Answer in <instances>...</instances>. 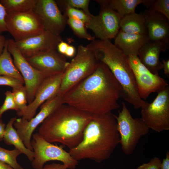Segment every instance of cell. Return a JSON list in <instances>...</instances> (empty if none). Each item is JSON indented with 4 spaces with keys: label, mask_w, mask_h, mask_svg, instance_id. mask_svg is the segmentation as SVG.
<instances>
[{
    "label": "cell",
    "mask_w": 169,
    "mask_h": 169,
    "mask_svg": "<svg viewBox=\"0 0 169 169\" xmlns=\"http://www.w3.org/2000/svg\"><path fill=\"white\" fill-rule=\"evenodd\" d=\"M122 88L101 62L94 72L65 93L64 103L91 115L112 112L119 107Z\"/></svg>",
    "instance_id": "1"
},
{
    "label": "cell",
    "mask_w": 169,
    "mask_h": 169,
    "mask_svg": "<svg viewBox=\"0 0 169 169\" xmlns=\"http://www.w3.org/2000/svg\"><path fill=\"white\" fill-rule=\"evenodd\" d=\"M115 115L112 112L92 115L83 139L69 153L79 161L89 159L97 163L108 159L120 143Z\"/></svg>",
    "instance_id": "2"
},
{
    "label": "cell",
    "mask_w": 169,
    "mask_h": 169,
    "mask_svg": "<svg viewBox=\"0 0 169 169\" xmlns=\"http://www.w3.org/2000/svg\"><path fill=\"white\" fill-rule=\"evenodd\" d=\"M92 116L90 113L64 104L41 124L38 132L47 141L61 143L71 149L82 141Z\"/></svg>",
    "instance_id": "3"
},
{
    "label": "cell",
    "mask_w": 169,
    "mask_h": 169,
    "mask_svg": "<svg viewBox=\"0 0 169 169\" xmlns=\"http://www.w3.org/2000/svg\"><path fill=\"white\" fill-rule=\"evenodd\" d=\"M88 48L98 60L109 68L122 89L121 97L137 109L148 102L141 99L138 93L135 76L127 57L110 40H95Z\"/></svg>",
    "instance_id": "4"
},
{
    "label": "cell",
    "mask_w": 169,
    "mask_h": 169,
    "mask_svg": "<svg viewBox=\"0 0 169 169\" xmlns=\"http://www.w3.org/2000/svg\"><path fill=\"white\" fill-rule=\"evenodd\" d=\"M99 62L94 53L86 46L79 45L76 55L69 62L63 74L57 94L63 96L75 85L91 74Z\"/></svg>",
    "instance_id": "5"
},
{
    "label": "cell",
    "mask_w": 169,
    "mask_h": 169,
    "mask_svg": "<svg viewBox=\"0 0 169 169\" xmlns=\"http://www.w3.org/2000/svg\"><path fill=\"white\" fill-rule=\"evenodd\" d=\"M122 105L121 111L115 117L121 149L129 155L132 154L140 139L148 133L149 128L141 118L132 117L124 102Z\"/></svg>",
    "instance_id": "6"
},
{
    "label": "cell",
    "mask_w": 169,
    "mask_h": 169,
    "mask_svg": "<svg viewBox=\"0 0 169 169\" xmlns=\"http://www.w3.org/2000/svg\"><path fill=\"white\" fill-rule=\"evenodd\" d=\"M31 144L34 156L31 162L34 169H42L45 164L50 161L61 162L68 169H74L78 161L62 147L55 145L44 139L38 132L32 135Z\"/></svg>",
    "instance_id": "7"
},
{
    "label": "cell",
    "mask_w": 169,
    "mask_h": 169,
    "mask_svg": "<svg viewBox=\"0 0 169 169\" xmlns=\"http://www.w3.org/2000/svg\"><path fill=\"white\" fill-rule=\"evenodd\" d=\"M141 109V118L150 129L157 132L169 130V88L158 92L154 100Z\"/></svg>",
    "instance_id": "8"
},
{
    "label": "cell",
    "mask_w": 169,
    "mask_h": 169,
    "mask_svg": "<svg viewBox=\"0 0 169 169\" xmlns=\"http://www.w3.org/2000/svg\"><path fill=\"white\" fill-rule=\"evenodd\" d=\"M100 9L97 15H93L85 24L101 40L114 38L120 30L121 18L109 5V0H97Z\"/></svg>",
    "instance_id": "9"
},
{
    "label": "cell",
    "mask_w": 169,
    "mask_h": 169,
    "mask_svg": "<svg viewBox=\"0 0 169 169\" xmlns=\"http://www.w3.org/2000/svg\"><path fill=\"white\" fill-rule=\"evenodd\" d=\"M6 23L15 41L40 34L45 31L39 17L33 10L23 13H7Z\"/></svg>",
    "instance_id": "10"
},
{
    "label": "cell",
    "mask_w": 169,
    "mask_h": 169,
    "mask_svg": "<svg viewBox=\"0 0 169 169\" xmlns=\"http://www.w3.org/2000/svg\"><path fill=\"white\" fill-rule=\"evenodd\" d=\"M7 43L8 49L13 57L14 63L23 78L29 104L34 100L41 83L49 76L31 65L17 48L14 40H7Z\"/></svg>",
    "instance_id": "11"
},
{
    "label": "cell",
    "mask_w": 169,
    "mask_h": 169,
    "mask_svg": "<svg viewBox=\"0 0 169 169\" xmlns=\"http://www.w3.org/2000/svg\"><path fill=\"white\" fill-rule=\"evenodd\" d=\"M64 104L63 96L57 94L43 104L40 106L39 112L30 120L21 117L17 118L13 126L27 148L33 151L31 140L33 131L39 125Z\"/></svg>",
    "instance_id": "12"
},
{
    "label": "cell",
    "mask_w": 169,
    "mask_h": 169,
    "mask_svg": "<svg viewBox=\"0 0 169 169\" xmlns=\"http://www.w3.org/2000/svg\"><path fill=\"white\" fill-rule=\"evenodd\" d=\"M133 71L140 98L146 100L152 93L158 92L168 86L167 81L159 76L150 72L135 55L127 56Z\"/></svg>",
    "instance_id": "13"
},
{
    "label": "cell",
    "mask_w": 169,
    "mask_h": 169,
    "mask_svg": "<svg viewBox=\"0 0 169 169\" xmlns=\"http://www.w3.org/2000/svg\"><path fill=\"white\" fill-rule=\"evenodd\" d=\"M41 20L45 30L60 35L67 24L68 18L60 12L54 0H38L33 9Z\"/></svg>",
    "instance_id": "14"
},
{
    "label": "cell",
    "mask_w": 169,
    "mask_h": 169,
    "mask_svg": "<svg viewBox=\"0 0 169 169\" xmlns=\"http://www.w3.org/2000/svg\"><path fill=\"white\" fill-rule=\"evenodd\" d=\"M62 41L60 35H56L45 30L41 33L25 39L15 41V44L26 58L40 52L56 49Z\"/></svg>",
    "instance_id": "15"
},
{
    "label": "cell",
    "mask_w": 169,
    "mask_h": 169,
    "mask_svg": "<svg viewBox=\"0 0 169 169\" xmlns=\"http://www.w3.org/2000/svg\"><path fill=\"white\" fill-rule=\"evenodd\" d=\"M26 59L34 68L48 76L63 73L69 63L56 49L41 52Z\"/></svg>",
    "instance_id": "16"
},
{
    "label": "cell",
    "mask_w": 169,
    "mask_h": 169,
    "mask_svg": "<svg viewBox=\"0 0 169 169\" xmlns=\"http://www.w3.org/2000/svg\"><path fill=\"white\" fill-rule=\"evenodd\" d=\"M63 74L49 76L43 80L36 91L34 100L28 105L22 118L30 120L34 116L39 107L58 94Z\"/></svg>",
    "instance_id": "17"
},
{
    "label": "cell",
    "mask_w": 169,
    "mask_h": 169,
    "mask_svg": "<svg viewBox=\"0 0 169 169\" xmlns=\"http://www.w3.org/2000/svg\"><path fill=\"white\" fill-rule=\"evenodd\" d=\"M142 13L149 40L161 43L169 47V20L163 14L148 9Z\"/></svg>",
    "instance_id": "18"
},
{
    "label": "cell",
    "mask_w": 169,
    "mask_h": 169,
    "mask_svg": "<svg viewBox=\"0 0 169 169\" xmlns=\"http://www.w3.org/2000/svg\"><path fill=\"white\" fill-rule=\"evenodd\" d=\"M169 48L161 43L149 40L141 48L138 56L141 63L150 72L158 74L159 71L162 69L160 55Z\"/></svg>",
    "instance_id": "19"
},
{
    "label": "cell",
    "mask_w": 169,
    "mask_h": 169,
    "mask_svg": "<svg viewBox=\"0 0 169 169\" xmlns=\"http://www.w3.org/2000/svg\"><path fill=\"white\" fill-rule=\"evenodd\" d=\"M146 34H138L119 32L114 38V44L127 56H138L142 47L148 40Z\"/></svg>",
    "instance_id": "20"
},
{
    "label": "cell",
    "mask_w": 169,
    "mask_h": 169,
    "mask_svg": "<svg viewBox=\"0 0 169 169\" xmlns=\"http://www.w3.org/2000/svg\"><path fill=\"white\" fill-rule=\"evenodd\" d=\"M16 117L11 118L7 124L4 133L3 140L8 145H13L15 148L20 151L21 153L25 155L31 162L33 160L34 154L33 151L27 148L13 126V123Z\"/></svg>",
    "instance_id": "21"
},
{
    "label": "cell",
    "mask_w": 169,
    "mask_h": 169,
    "mask_svg": "<svg viewBox=\"0 0 169 169\" xmlns=\"http://www.w3.org/2000/svg\"><path fill=\"white\" fill-rule=\"evenodd\" d=\"M120 31L131 34L147 35V30L142 13L136 12L121 19Z\"/></svg>",
    "instance_id": "22"
},
{
    "label": "cell",
    "mask_w": 169,
    "mask_h": 169,
    "mask_svg": "<svg viewBox=\"0 0 169 169\" xmlns=\"http://www.w3.org/2000/svg\"><path fill=\"white\" fill-rule=\"evenodd\" d=\"M0 75L12 76L24 82L23 78L15 66L12 55L8 49L7 40L3 51L0 54Z\"/></svg>",
    "instance_id": "23"
},
{
    "label": "cell",
    "mask_w": 169,
    "mask_h": 169,
    "mask_svg": "<svg viewBox=\"0 0 169 169\" xmlns=\"http://www.w3.org/2000/svg\"><path fill=\"white\" fill-rule=\"evenodd\" d=\"M143 0H109L110 7L122 18L135 12L136 7Z\"/></svg>",
    "instance_id": "24"
},
{
    "label": "cell",
    "mask_w": 169,
    "mask_h": 169,
    "mask_svg": "<svg viewBox=\"0 0 169 169\" xmlns=\"http://www.w3.org/2000/svg\"><path fill=\"white\" fill-rule=\"evenodd\" d=\"M8 13H23L33 10L38 0H0Z\"/></svg>",
    "instance_id": "25"
},
{
    "label": "cell",
    "mask_w": 169,
    "mask_h": 169,
    "mask_svg": "<svg viewBox=\"0 0 169 169\" xmlns=\"http://www.w3.org/2000/svg\"><path fill=\"white\" fill-rule=\"evenodd\" d=\"M21 153L15 148L13 150L6 149L0 146V161L14 169H23L18 162L17 158Z\"/></svg>",
    "instance_id": "26"
},
{
    "label": "cell",
    "mask_w": 169,
    "mask_h": 169,
    "mask_svg": "<svg viewBox=\"0 0 169 169\" xmlns=\"http://www.w3.org/2000/svg\"><path fill=\"white\" fill-rule=\"evenodd\" d=\"M13 93L14 100L18 109L17 115L22 117L25 112L28 105L27 93L24 86L13 89Z\"/></svg>",
    "instance_id": "27"
},
{
    "label": "cell",
    "mask_w": 169,
    "mask_h": 169,
    "mask_svg": "<svg viewBox=\"0 0 169 169\" xmlns=\"http://www.w3.org/2000/svg\"><path fill=\"white\" fill-rule=\"evenodd\" d=\"M67 24L71 28L74 34L79 38L91 41L95 40V37L92 36L87 32L85 24L82 21L68 18Z\"/></svg>",
    "instance_id": "28"
},
{
    "label": "cell",
    "mask_w": 169,
    "mask_h": 169,
    "mask_svg": "<svg viewBox=\"0 0 169 169\" xmlns=\"http://www.w3.org/2000/svg\"><path fill=\"white\" fill-rule=\"evenodd\" d=\"M56 2L64 9L67 7L80 9L90 17L93 15L90 13L89 9L90 0H60Z\"/></svg>",
    "instance_id": "29"
},
{
    "label": "cell",
    "mask_w": 169,
    "mask_h": 169,
    "mask_svg": "<svg viewBox=\"0 0 169 169\" xmlns=\"http://www.w3.org/2000/svg\"><path fill=\"white\" fill-rule=\"evenodd\" d=\"M64 14L68 18L80 20L83 22L85 24L88 22L90 17L82 10L75 8L67 7L64 9Z\"/></svg>",
    "instance_id": "30"
},
{
    "label": "cell",
    "mask_w": 169,
    "mask_h": 169,
    "mask_svg": "<svg viewBox=\"0 0 169 169\" xmlns=\"http://www.w3.org/2000/svg\"><path fill=\"white\" fill-rule=\"evenodd\" d=\"M148 9L161 14L169 20V0H154Z\"/></svg>",
    "instance_id": "31"
},
{
    "label": "cell",
    "mask_w": 169,
    "mask_h": 169,
    "mask_svg": "<svg viewBox=\"0 0 169 169\" xmlns=\"http://www.w3.org/2000/svg\"><path fill=\"white\" fill-rule=\"evenodd\" d=\"M5 98L3 105L0 107V118L4 113L8 110H18L12 92L7 91L5 92Z\"/></svg>",
    "instance_id": "32"
},
{
    "label": "cell",
    "mask_w": 169,
    "mask_h": 169,
    "mask_svg": "<svg viewBox=\"0 0 169 169\" xmlns=\"http://www.w3.org/2000/svg\"><path fill=\"white\" fill-rule=\"evenodd\" d=\"M24 82L15 77L6 75H0V85H6L17 89L23 86Z\"/></svg>",
    "instance_id": "33"
},
{
    "label": "cell",
    "mask_w": 169,
    "mask_h": 169,
    "mask_svg": "<svg viewBox=\"0 0 169 169\" xmlns=\"http://www.w3.org/2000/svg\"><path fill=\"white\" fill-rule=\"evenodd\" d=\"M161 161L157 157H155L149 162L144 163L136 169H161Z\"/></svg>",
    "instance_id": "34"
},
{
    "label": "cell",
    "mask_w": 169,
    "mask_h": 169,
    "mask_svg": "<svg viewBox=\"0 0 169 169\" xmlns=\"http://www.w3.org/2000/svg\"><path fill=\"white\" fill-rule=\"evenodd\" d=\"M6 11L0 1V34L3 32H7L6 23Z\"/></svg>",
    "instance_id": "35"
},
{
    "label": "cell",
    "mask_w": 169,
    "mask_h": 169,
    "mask_svg": "<svg viewBox=\"0 0 169 169\" xmlns=\"http://www.w3.org/2000/svg\"><path fill=\"white\" fill-rule=\"evenodd\" d=\"M42 169H68L67 167L63 164L53 163L44 166Z\"/></svg>",
    "instance_id": "36"
},
{
    "label": "cell",
    "mask_w": 169,
    "mask_h": 169,
    "mask_svg": "<svg viewBox=\"0 0 169 169\" xmlns=\"http://www.w3.org/2000/svg\"><path fill=\"white\" fill-rule=\"evenodd\" d=\"M69 45L63 40L60 42L58 45L57 49L60 54L64 55V54Z\"/></svg>",
    "instance_id": "37"
},
{
    "label": "cell",
    "mask_w": 169,
    "mask_h": 169,
    "mask_svg": "<svg viewBox=\"0 0 169 169\" xmlns=\"http://www.w3.org/2000/svg\"><path fill=\"white\" fill-rule=\"evenodd\" d=\"M161 169H169V152L167 151L166 153V156L161 162Z\"/></svg>",
    "instance_id": "38"
},
{
    "label": "cell",
    "mask_w": 169,
    "mask_h": 169,
    "mask_svg": "<svg viewBox=\"0 0 169 169\" xmlns=\"http://www.w3.org/2000/svg\"><path fill=\"white\" fill-rule=\"evenodd\" d=\"M162 69L164 74L167 76H169V59H163L161 62Z\"/></svg>",
    "instance_id": "39"
},
{
    "label": "cell",
    "mask_w": 169,
    "mask_h": 169,
    "mask_svg": "<svg viewBox=\"0 0 169 169\" xmlns=\"http://www.w3.org/2000/svg\"><path fill=\"white\" fill-rule=\"evenodd\" d=\"M75 48L74 46L69 45L64 55L68 57H72L75 55Z\"/></svg>",
    "instance_id": "40"
},
{
    "label": "cell",
    "mask_w": 169,
    "mask_h": 169,
    "mask_svg": "<svg viewBox=\"0 0 169 169\" xmlns=\"http://www.w3.org/2000/svg\"><path fill=\"white\" fill-rule=\"evenodd\" d=\"M6 126L5 124L0 118V141L3 140Z\"/></svg>",
    "instance_id": "41"
},
{
    "label": "cell",
    "mask_w": 169,
    "mask_h": 169,
    "mask_svg": "<svg viewBox=\"0 0 169 169\" xmlns=\"http://www.w3.org/2000/svg\"><path fill=\"white\" fill-rule=\"evenodd\" d=\"M6 40L4 36L0 34V54L3 51Z\"/></svg>",
    "instance_id": "42"
},
{
    "label": "cell",
    "mask_w": 169,
    "mask_h": 169,
    "mask_svg": "<svg viewBox=\"0 0 169 169\" xmlns=\"http://www.w3.org/2000/svg\"><path fill=\"white\" fill-rule=\"evenodd\" d=\"M154 1V0H143L142 4L148 9L151 6Z\"/></svg>",
    "instance_id": "43"
},
{
    "label": "cell",
    "mask_w": 169,
    "mask_h": 169,
    "mask_svg": "<svg viewBox=\"0 0 169 169\" xmlns=\"http://www.w3.org/2000/svg\"><path fill=\"white\" fill-rule=\"evenodd\" d=\"M0 169H14L8 164L0 161Z\"/></svg>",
    "instance_id": "44"
}]
</instances>
